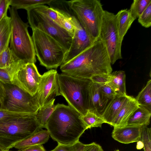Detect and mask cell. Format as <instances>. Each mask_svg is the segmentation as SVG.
<instances>
[{
  "instance_id": "obj_45",
  "label": "cell",
  "mask_w": 151,
  "mask_h": 151,
  "mask_svg": "<svg viewBox=\"0 0 151 151\" xmlns=\"http://www.w3.org/2000/svg\"><path fill=\"white\" fill-rule=\"evenodd\" d=\"M9 151H12V150H9ZM21 151V150H18V151Z\"/></svg>"
},
{
  "instance_id": "obj_26",
  "label": "cell",
  "mask_w": 151,
  "mask_h": 151,
  "mask_svg": "<svg viewBox=\"0 0 151 151\" xmlns=\"http://www.w3.org/2000/svg\"><path fill=\"white\" fill-rule=\"evenodd\" d=\"M51 0H10V6L15 9H23L27 11L37 6L48 4Z\"/></svg>"
},
{
  "instance_id": "obj_20",
  "label": "cell",
  "mask_w": 151,
  "mask_h": 151,
  "mask_svg": "<svg viewBox=\"0 0 151 151\" xmlns=\"http://www.w3.org/2000/svg\"><path fill=\"white\" fill-rule=\"evenodd\" d=\"M126 75L125 72L119 70L111 72L106 85L110 87L116 95H127L126 88Z\"/></svg>"
},
{
  "instance_id": "obj_24",
  "label": "cell",
  "mask_w": 151,
  "mask_h": 151,
  "mask_svg": "<svg viewBox=\"0 0 151 151\" xmlns=\"http://www.w3.org/2000/svg\"><path fill=\"white\" fill-rule=\"evenodd\" d=\"M139 106L144 107L151 111V80H149L145 86L135 98Z\"/></svg>"
},
{
  "instance_id": "obj_40",
  "label": "cell",
  "mask_w": 151,
  "mask_h": 151,
  "mask_svg": "<svg viewBox=\"0 0 151 151\" xmlns=\"http://www.w3.org/2000/svg\"><path fill=\"white\" fill-rule=\"evenodd\" d=\"M6 96L5 90L3 83L0 81V109H3Z\"/></svg>"
},
{
  "instance_id": "obj_6",
  "label": "cell",
  "mask_w": 151,
  "mask_h": 151,
  "mask_svg": "<svg viewBox=\"0 0 151 151\" xmlns=\"http://www.w3.org/2000/svg\"><path fill=\"white\" fill-rule=\"evenodd\" d=\"M35 55L47 69L57 68L63 61L66 51L55 39L41 30L32 29Z\"/></svg>"
},
{
  "instance_id": "obj_12",
  "label": "cell",
  "mask_w": 151,
  "mask_h": 151,
  "mask_svg": "<svg viewBox=\"0 0 151 151\" xmlns=\"http://www.w3.org/2000/svg\"><path fill=\"white\" fill-rule=\"evenodd\" d=\"M70 21L75 27V32L70 47L65 53L62 64L66 63L77 56L90 46L96 40L92 38L87 33L73 13L70 17Z\"/></svg>"
},
{
  "instance_id": "obj_4",
  "label": "cell",
  "mask_w": 151,
  "mask_h": 151,
  "mask_svg": "<svg viewBox=\"0 0 151 151\" xmlns=\"http://www.w3.org/2000/svg\"><path fill=\"white\" fill-rule=\"evenodd\" d=\"M58 91L56 96L61 95L68 105L81 115L88 111L90 79L73 77L63 73L57 75Z\"/></svg>"
},
{
  "instance_id": "obj_10",
  "label": "cell",
  "mask_w": 151,
  "mask_h": 151,
  "mask_svg": "<svg viewBox=\"0 0 151 151\" xmlns=\"http://www.w3.org/2000/svg\"><path fill=\"white\" fill-rule=\"evenodd\" d=\"M99 37L105 44L111 64L122 58L121 53L122 42L119 37L116 14L104 11Z\"/></svg>"
},
{
  "instance_id": "obj_8",
  "label": "cell",
  "mask_w": 151,
  "mask_h": 151,
  "mask_svg": "<svg viewBox=\"0 0 151 151\" xmlns=\"http://www.w3.org/2000/svg\"><path fill=\"white\" fill-rule=\"evenodd\" d=\"M3 84L6 96L3 109L16 113L37 114L40 108L38 91L32 95L13 84Z\"/></svg>"
},
{
  "instance_id": "obj_37",
  "label": "cell",
  "mask_w": 151,
  "mask_h": 151,
  "mask_svg": "<svg viewBox=\"0 0 151 151\" xmlns=\"http://www.w3.org/2000/svg\"><path fill=\"white\" fill-rule=\"evenodd\" d=\"M10 2V0H0V22L4 16L7 14Z\"/></svg>"
},
{
  "instance_id": "obj_42",
  "label": "cell",
  "mask_w": 151,
  "mask_h": 151,
  "mask_svg": "<svg viewBox=\"0 0 151 151\" xmlns=\"http://www.w3.org/2000/svg\"><path fill=\"white\" fill-rule=\"evenodd\" d=\"M143 147V144L141 140L137 142L136 148L138 150L141 149Z\"/></svg>"
},
{
  "instance_id": "obj_29",
  "label": "cell",
  "mask_w": 151,
  "mask_h": 151,
  "mask_svg": "<svg viewBox=\"0 0 151 151\" xmlns=\"http://www.w3.org/2000/svg\"><path fill=\"white\" fill-rule=\"evenodd\" d=\"M151 3V0H134L129 9L131 15L135 19L138 18Z\"/></svg>"
},
{
  "instance_id": "obj_21",
  "label": "cell",
  "mask_w": 151,
  "mask_h": 151,
  "mask_svg": "<svg viewBox=\"0 0 151 151\" xmlns=\"http://www.w3.org/2000/svg\"><path fill=\"white\" fill-rule=\"evenodd\" d=\"M151 111L139 106L124 126H147L150 123Z\"/></svg>"
},
{
  "instance_id": "obj_16",
  "label": "cell",
  "mask_w": 151,
  "mask_h": 151,
  "mask_svg": "<svg viewBox=\"0 0 151 151\" xmlns=\"http://www.w3.org/2000/svg\"><path fill=\"white\" fill-rule=\"evenodd\" d=\"M132 96H116L111 100L101 114L105 123L111 126L118 113Z\"/></svg>"
},
{
  "instance_id": "obj_18",
  "label": "cell",
  "mask_w": 151,
  "mask_h": 151,
  "mask_svg": "<svg viewBox=\"0 0 151 151\" xmlns=\"http://www.w3.org/2000/svg\"><path fill=\"white\" fill-rule=\"evenodd\" d=\"M50 134L47 130L42 129L37 131L25 139L17 143L14 147L22 150L28 147L47 142L49 138Z\"/></svg>"
},
{
  "instance_id": "obj_35",
  "label": "cell",
  "mask_w": 151,
  "mask_h": 151,
  "mask_svg": "<svg viewBox=\"0 0 151 151\" xmlns=\"http://www.w3.org/2000/svg\"><path fill=\"white\" fill-rule=\"evenodd\" d=\"M99 85L103 95L109 101L116 96V95L114 91L107 85Z\"/></svg>"
},
{
  "instance_id": "obj_13",
  "label": "cell",
  "mask_w": 151,
  "mask_h": 151,
  "mask_svg": "<svg viewBox=\"0 0 151 151\" xmlns=\"http://www.w3.org/2000/svg\"><path fill=\"white\" fill-rule=\"evenodd\" d=\"M58 74L56 70L51 69L42 75L38 91L40 108L56 96L58 88Z\"/></svg>"
},
{
  "instance_id": "obj_28",
  "label": "cell",
  "mask_w": 151,
  "mask_h": 151,
  "mask_svg": "<svg viewBox=\"0 0 151 151\" xmlns=\"http://www.w3.org/2000/svg\"><path fill=\"white\" fill-rule=\"evenodd\" d=\"M18 60L9 46L0 53V68L7 67Z\"/></svg>"
},
{
  "instance_id": "obj_14",
  "label": "cell",
  "mask_w": 151,
  "mask_h": 151,
  "mask_svg": "<svg viewBox=\"0 0 151 151\" xmlns=\"http://www.w3.org/2000/svg\"><path fill=\"white\" fill-rule=\"evenodd\" d=\"M143 126L114 127L111 136L115 140L123 144L137 142L141 140Z\"/></svg>"
},
{
  "instance_id": "obj_30",
  "label": "cell",
  "mask_w": 151,
  "mask_h": 151,
  "mask_svg": "<svg viewBox=\"0 0 151 151\" xmlns=\"http://www.w3.org/2000/svg\"><path fill=\"white\" fill-rule=\"evenodd\" d=\"M34 9L46 16L61 26L58 14L53 9L45 5L38 6Z\"/></svg>"
},
{
  "instance_id": "obj_32",
  "label": "cell",
  "mask_w": 151,
  "mask_h": 151,
  "mask_svg": "<svg viewBox=\"0 0 151 151\" xmlns=\"http://www.w3.org/2000/svg\"><path fill=\"white\" fill-rule=\"evenodd\" d=\"M138 22L143 27L148 28L151 26V3L138 17Z\"/></svg>"
},
{
  "instance_id": "obj_1",
  "label": "cell",
  "mask_w": 151,
  "mask_h": 151,
  "mask_svg": "<svg viewBox=\"0 0 151 151\" xmlns=\"http://www.w3.org/2000/svg\"><path fill=\"white\" fill-rule=\"evenodd\" d=\"M63 73L90 79L92 76L108 75L112 71L109 54L99 37L88 47L60 66Z\"/></svg>"
},
{
  "instance_id": "obj_38",
  "label": "cell",
  "mask_w": 151,
  "mask_h": 151,
  "mask_svg": "<svg viewBox=\"0 0 151 151\" xmlns=\"http://www.w3.org/2000/svg\"><path fill=\"white\" fill-rule=\"evenodd\" d=\"M82 151H104L101 146L95 142L84 144Z\"/></svg>"
},
{
  "instance_id": "obj_11",
  "label": "cell",
  "mask_w": 151,
  "mask_h": 151,
  "mask_svg": "<svg viewBox=\"0 0 151 151\" xmlns=\"http://www.w3.org/2000/svg\"><path fill=\"white\" fill-rule=\"evenodd\" d=\"M41 75L34 63H25L14 73L12 84L32 95L37 92Z\"/></svg>"
},
{
  "instance_id": "obj_3",
  "label": "cell",
  "mask_w": 151,
  "mask_h": 151,
  "mask_svg": "<svg viewBox=\"0 0 151 151\" xmlns=\"http://www.w3.org/2000/svg\"><path fill=\"white\" fill-rule=\"evenodd\" d=\"M43 128L36 114H24L0 120V147L6 151Z\"/></svg>"
},
{
  "instance_id": "obj_22",
  "label": "cell",
  "mask_w": 151,
  "mask_h": 151,
  "mask_svg": "<svg viewBox=\"0 0 151 151\" xmlns=\"http://www.w3.org/2000/svg\"><path fill=\"white\" fill-rule=\"evenodd\" d=\"M11 30V19L6 14L0 22V53L9 46Z\"/></svg>"
},
{
  "instance_id": "obj_34",
  "label": "cell",
  "mask_w": 151,
  "mask_h": 151,
  "mask_svg": "<svg viewBox=\"0 0 151 151\" xmlns=\"http://www.w3.org/2000/svg\"><path fill=\"white\" fill-rule=\"evenodd\" d=\"M57 14L61 27L72 35L73 36L75 32V27L70 19L71 16L70 17H67L58 13Z\"/></svg>"
},
{
  "instance_id": "obj_5",
  "label": "cell",
  "mask_w": 151,
  "mask_h": 151,
  "mask_svg": "<svg viewBox=\"0 0 151 151\" xmlns=\"http://www.w3.org/2000/svg\"><path fill=\"white\" fill-rule=\"evenodd\" d=\"M12 30L9 47L19 60L26 63L36 62L34 45L28 31L27 23L24 22L19 15L17 10L9 7Z\"/></svg>"
},
{
  "instance_id": "obj_33",
  "label": "cell",
  "mask_w": 151,
  "mask_h": 151,
  "mask_svg": "<svg viewBox=\"0 0 151 151\" xmlns=\"http://www.w3.org/2000/svg\"><path fill=\"white\" fill-rule=\"evenodd\" d=\"M84 144L79 141L70 145H64L58 144V145L50 151H82Z\"/></svg>"
},
{
  "instance_id": "obj_36",
  "label": "cell",
  "mask_w": 151,
  "mask_h": 151,
  "mask_svg": "<svg viewBox=\"0 0 151 151\" xmlns=\"http://www.w3.org/2000/svg\"><path fill=\"white\" fill-rule=\"evenodd\" d=\"M109 74L100 75L93 76L90 79L93 83L100 85L106 84L108 80Z\"/></svg>"
},
{
  "instance_id": "obj_2",
  "label": "cell",
  "mask_w": 151,
  "mask_h": 151,
  "mask_svg": "<svg viewBox=\"0 0 151 151\" xmlns=\"http://www.w3.org/2000/svg\"><path fill=\"white\" fill-rule=\"evenodd\" d=\"M44 126L50 136L58 144H73L79 141L86 129L80 119L81 114L69 105L58 104Z\"/></svg>"
},
{
  "instance_id": "obj_43",
  "label": "cell",
  "mask_w": 151,
  "mask_h": 151,
  "mask_svg": "<svg viewBox=\"0 0 151 151\" xmlns=\"http://www.w3.org/2000/svg\"><path fill=\"white\" fill-rule=\"evenodd\" d=\"M0 151H6L0 147Z\"/></svg>"
},
{
  "instance_id": "obj_9",
  "label": "cell",
  "mask_w": 151,
  "mask_h": 151,
  "mask_svg": "<svg viewBox=\"0 0 151 151\" xmlns=\"http://www.w3.org/2000/svg\"><path fill=\"white\" fill-rule=\"evenodd\" d=\"M28 23L32 29H37L57 41L66 52L69 49L73 36L60 25L35 9L27 11Z\"/></svg>"
},
{
  "instance_id": "obj_7",
  "label": "cell",
  "mask_w": 151,
  "mask_h": 151,
  "mask_svg": "<svg viewBox=\"0 0 151 151\" xmlns=\"http://www.w3.org/2000/svg\"><path fill=\"white\" fill-rule=\"evenodd\" d=\"M69 6L87 33L96 40L99 36L104 10L100 0H72Z\"/></svg>"
},
{
  "instance_id": "obj_23",
  "label": "cell",
  "mask_w": 151,
  "mask_h": 151,
  "mask_svg": "<svg viewBox=\"0 0 151 151\" xmlns=\"http://www.w3.org/2000/svg\"><path fill=\"white\" fill-rule=\"evenodd\" d=\"M25 63L22 60H19L7 67L0 68V81L4 84H12L14 73Z\"/></svg>"
},
{
  "instance_id": "obj_15",
  "label": "cell",
  "mask_w": 151,
  "mask_h": 151,
  "mask_svg": "<svg viewBox=\"0 0 151 151\" xmlns=\"http://www.w3.org/2000/svg\"><path fill=\"white\" fill-rule=\"evenodd\" d=\"M109 101L103 95L99 84L92 82L89 88L88 111L101 115Z\"/></svg>"
},
{
  "instance_id": "obj_25",
  "label": "cell",
  "mask_w": 151,
  "mask_h": 151,
  "mask_svg": "<svg viewBox=\"0 0 151 151\" xmlns=\"http://www.w3.org/2000/svg\"><path fill=\"white\" fill-rule=\"evenodd\" d=\"M55 100L54 98L40 107L36 114L38 122L43 128L56 108V105L54 104Z\"/></svg>"
},
{
  "instance_id": "obj_19",
  "label": "cell",
  "mask_w": 151,
  "mask_h": 151,
  "mask_svg": "<svg viewBox=\"0 0 151 151\" xmlns=\"http://www.w3.org/2000/svg\"><path fill=\"white\" fill-rule=\"evenodd\" d=\"M119 37L122 42L124 37L136 19L131 15L129 9H122L116 14Z\"/></svg>"
},
{
  "instance_id": "obj_27",
  "label": "cell",
  "mask_w": 151,
  "mask_h": 151,
  "mask_svg": "<svg viewBox=\"0 0 151 151\" xmlns=\"http://www.w3.org/2000/svg\"><path fill=\"white\" fill-rule=\"evenodd\" d=\"M80 119L86 129L94 127H101L105 122L101 115L88 111L85 114L81 115Z\"/></svg>"
},
{
  "instance_id": "obj_44",
  "label": "cell",
  "mask_w": 151,
  "mask_h": 151,
  "mask_svg": "<svg viewBox=\"0 0 151 151\" xmlns=\"http://www.w3.org/2000/svg\"><path fill=\"white\" fill-rule=\"evenodd\" d=\"M115 151H120L119 150L117 149V150H115Z\"/></svg>"
},
{
  "instance_id": "obj_41",
  "label": "cell",
  "mask_w": 151,
  "mask_h": 151,
  "mask_svg": "<svg viewBox=\"0 0 151 151\" xmlns=\"http://www.w3.org/2000/svg\"><path fill=\"white\" fill-rule=\"evenodd\" d=\"M21 151H46L42 145H36L28 147Z\"/></svg>"
},
{
  "instance_id": "obj_31",
  "label": "cell",
  "mask_w": 151,
  "mask_h": 151,
  "mask_svg": "<svg viewBox=\"0 0 151 151\" xmlns=\"http://www.w3.org/2000/svg\"><path fill=\"white\" fill-rule=\"evenodd\" d=\"M141 141L143 144L144 151H151V128L147 126L143 127Z\"/></svg>"
},
{
  "instance_id": "obj_39",
  "label": "cell",
  "mask_w": 151,
  "mask_h": 151,
  "mask_svg": "<svg viewBox=\"0 0 151 151\" xmlns=\"http://www.w3.org/2000/svg\"><path fill=\"white\" fill-rule=\"evenodd\" d=\"M24 114L26 113L14 112L4 109H0V120L9 117L20 115Z\"/></svg>"
},
{
  "instance_id": "obj_17",
  "label": "cell",
  "mask_w": 151,
  "mask_h": 151,
  "mask_svg": "<svg viewBox=\"0 0 151 151\" xmlns=\"http://www.w3.org/2000/svg\"><path fill=\"white\" fill-rule=\"evenodd\" d=\"M139 105L134 98H131L125 104L115 118L111 126L114 127L124 126Z\"/></svg>"
}]
</instances>
